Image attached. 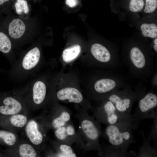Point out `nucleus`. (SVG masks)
<instances>
[{
  "mask_svg": "<svg viewBox=\"0 0 157 157\" xmlns=\"http://www.w3.org/2000/svg\"><path fill=\"white\" fill-rule=\"evenodd\" d=\"M134 89L137 94V104L131 124L132 129H135L143 120L156 116L157 94L152 90H147L140 82L134 85Z\"/></svg>",
  "mask_w": 157,
  "mask_h": 157,
  "instance_id": "1",
  "label": "nucleus"
},
{
  "mask_svg": "<svg viewBox=\"0 0 157 157\" xmlns=\"http://www.w3.org/2000/svg\"><path fill=\"white\" fill-rule=\"evenodd\" d=\"M132 127L120 124L108 125L105 132L110 144L111 156H124L132 144L135 142Z\"/></svg>",
  "mask_w": 157,
  "mask_h": 157,
  "instance_id": "2",
  "label": "nucleus"
},
{
  "mask_svg": "<svg viewBox=\"0 0 157 157\" xmlns=\"http://www.w3.org/2000/svg\"><path fill=\"white\" fill-rule=\"evenodd\" d=\"M40 60L39 49L37 47L33 48L13 63L10 71V76L16 80H24L37 71Z\"/></svg>",
  "mask_w": 157,
  "mask_h": 157,
  "instance_id": "3",
  "label": "nucleus"
},
{
  "mask_svg": "<svg viewBox=\"0 0 157 157\" xmlns=\"http://www.w3.org/2000/svg\"><path fill=\"white\" fill-rule=\"evenodd\" d=\"M137 96L136 92L129 84L124 88L112 91L104 98L111 101L119 112L130 114Z\"/></svg>",
  "mask_w": 157,
  "mask_h": 157,
  "instance_id": "4",
  "label": "nucleus"
},
{
  "mask_svg": "<svg viewBox=\"0 0 157 157\" xmlns=\"http://www.w3.org/2000/svg\"><path fill=\"white\" fill-rule=\"evenodd\" d=\"M20 92H0V117L17 114L22 110L24 100Z\"/></svg>",
  "mask_w": 157,
  "mask_h": 157,
  "instance_id": "5",
  "label": "nucleus"
},
{
  "mask_svg": "<svg viewBox=\"0 0 157 157\" xmlns=\"http://www.w3.org/2000/svg\"><path fill=\"white\" fill-rule=\"evenodd\" d=\"M102 99L103 103L99 110L103 122L108 125L120 124L131 126L132 116L130 114L119 112L111 101L106 98Z\"/></svg>",
  "mask_w": 157,
  "mask_h": 157,
  "instance_id": "6",
  "label": "nucleus"
},
{
  "mask_svg": "<svg viewBox=\"0 0 157 157\" xmlns=\"http://www.w3.org/2000/svg\"><path fill=\"white\" fill-rule=\"evenodd\" d=\"M20 92L25 94L26 98L31 103L36 106L40 105L46 97V85L41 79L36 78L26 84Z\"/></svg>",
  "mask_w": 157,
  "mask_h": 157,
  "instance_id": "7",
  "label": "nucleus"
},
{
  "mask_svg": "<svg viewBox=\"0 0 157 157\" xmlns=\"http://www.w3.org/2000/svg\"><path fill=\"white\" fill-rule=\"evenodd\" d=\"M58 98L61 101L68 100L69 102L78 103L83 100V96L77 89L67 87L59 90L56 94Z\"/></svg>",
  "mask_w": 157,
  "mask_h": 157,
  "instance_id": "8",
  "label": "nucleus"
},
{
  "mask_svg": "<svg viewBox=\"0 0 157 157\" xmlns=\"http://www.w3.org/2000/svg\"><path fill=\"white\" fill-rule=\"evenodd\" d=\"M25 132L31 142L35 145L40 144L43 140V137L39 131L37 123L34 120L29 121L25 127Z\"/></svg>",
  "mask_w": 157,
  "mask_h": 157,
  "instance_id": "9",
  "label": "nucleus"
},
{
  "mask_svg": "<svg viewBox=\"0 0 157 157\" xmlns=\"http://www.w3.org/2000/svg\"><path fill=\"white\" fill-rule=\"evenodd\" d=\"M81 127L83 133L89 139L93 141L98 140L100 131L92 121L87 119L83 120L81 123Z\"/></svg>",
  "mask_w": 157,
  "mask_h": 157,
  "instance_id": "10",
  "label": "nucleus"
},
{
  "mask_svg": "<svg viewBox=\"0 0 157 157\" xmlns=\"http://www.w3.org/2000/svg\"><path fill=\"white\" fill-rule=\"evenodd\" d=\"M25 29V26L24 22L18 18L12 20L8 26L9 34L14 39L21 38L24 34Z\"/></svg>",
  "mask_w": 157,
  "mask_h": 157,
  "instance_id": "11",
  "label": "nucleus"
},
{
  "mask_svg": "<svg viewBox=\"0 0 157 157\" xmlns=\"http://www.w3.org/2000/svg\"><path fill=\"white\" fill-rule=\"evenodd\" d=\"M81 50V47L78 45H74L65 49L62 54L63 60L65 62L72 60L78 56Z\"/></svg>",
  "mask_w": 157,
  "mask_h": 157,
  "instance_id": "12",
  "label": "nucleus"
},
{
  "mask_svg": "<svg viewBox=\"0 0 157 157\" xmlns=\"http://www.w3.org/2000/svg\"><path fill=\"white\" fill-rule=\"evenodd\" d=\"M12 45L11 42L6 34L0 31V51L8 55L11 51Z\"/></svg>",
  "mask_w": 157,
  "mask_h": 157,
  "instance_id": "13",
  "label": "nucleus"
},
{
  "mask_svg": "<svg viewBox=\"0 0 157 157\" xmlns=\"http://www.w3.org/2000/svg\"><path fill=\"white\" fill-rule=\"evenodd\" d=\"M140 29L145 37L155 38L157 36V26L155 24L143 23L140 26Z\"/></svg>",
  "mask_w": 157,
  "mask_h": 157,
  "instance_id": "14",
  "label": "nucleus"
},
{
  "mask_svg": "<svg viewBox=\"0 0 157 157\" xmlns=\"http://www.w3.org/2000/svg\"><path fill=\"white\" fill-rule=\"evenodd\" d=\"M16 137L13 133L4 130H0V140L9 146L13 145L16 141Z\"/></svg>",
  "mask_w": 157,
  "mask_h": 157,
  "instance_id": "15",
  "label": "nucleus"
},
{
  "mask_svg": "<svg viewBox=\"0 0 157 157\" xmlns=\"http://www.w3.org/2000/svg\"><path fill=\"white\" fill-rule=\"evenodd\" d=\"M19 152L21 157H35L36 152L33 147L28 144H22L19 147Z\"/></svg>",
  "mask_w": 157,
  "mask_h": 157,
  "instance_id": "16",
  "label": "nucleus"
},
{
  "mask_svg": "<svg viewBox=\"0 0 157 157\" xmlns=\"http://www.w3.org/2000/svg\"><path fill=\"white\" fill-rule=\"evenodd\" d=\"M27 121L26 117L22 114L14 115L9 118L10 123L13 126L18 128L23 127L26 124Z\"/></svg>",
  "mask_w": 157,
  "mask_h": 157,
  "instance_id": "17",
  "label": "nucleus"
},
{
  "mask_svg": "<svg viewBox=\"0 0 157 157\" xmlns=\"http://www.w3.org/2000/svg\"><path fill=\"white\" fill-rule=\"evenodd\" d=\"M144 5L143 0H131L129 8L132 12H138L142 9Z\"/></svg>",
  "mask_w": 157,
  "mask_h": 157,
  "instance_id": "18",
  "label": "nucleus"
},
{
  "mask_svg": "<svg viewBox=\"0 0 157 157\" xmlns=\"http://www.w3.org/2000/svg\"><path fill=\"white\" fill-rule=\"evenodd\" d=\"M60 149L63 153L59 155V157H76V154L73 152L71 147L65 144H62L60 146Z\"/></svg>",
  "mask_w": 157,
  "mask_h": 157,
  "instance_id": "19",
  "label": "nucleus"
},
{
  "mask_svg": "<svg viewBox=\"0 0 157 157\" xmlns=\"http://www.w3.org/2000/svg\"><path fill=\"white\" fill-rule=\"evenodd\" d=\"M144 12L146 13L153 12L157 7V0H145Z\"/></svg>",
  "mask_w": 157,
  "mask_h": 157,
  "instance_id": "20",
  "label": "nucleus"
},
{
  "mask_svg": "<svg viewBox=\"0 0 157 157\" xmlns=\"http://www.w3.org/2000/svg\"><path fill=\"white\" fill-rule=\"evenodd\" d=\"M55 134L56 137L58 139L60 140H64L67 136L66 129L64 126L58 128L56 129L55 131Z\"/></svg>",
  "mask_w": 157,
  "mask_h": 157,
  "instance_id": "21",
  "label": "nucleus"
},
{
  "mask_svg": "<svg viewBox=\"0 0 157 157\" xmlns=\"http://www.w3.org/2000/svg\"><path fill=\"white\" fill-rule=\"evenodd\" d=\"M154 119V121L152 125L151 131L149 134V138H148V140H151V139L154 140L155 139V140L156 139V137L157 129V116L155 117Z\"/></svg>",
  "mask_w": 157,
  "mask_h": 157,
  "instance_id": "22",
  "label": "nucleus"
},
{
  "mask_svg": "<svg viewBox=\"0 0 157 157\" xmlns=\"http://www.w3.org/2000/svg\"><path fill=\"white\" fill-rule=\"evenodd\" d=\"M65 123L66 122L59 116L53 120L52 124L53 127L56 129L60 127L64 126Z\"/></svg>",
  "mask_w": 157,
  "mask_h": 157,
  "instance_id": "23",
  "label": "nucleus"
},
{
  "mask_svg": "<svg viewBox=\"0 0 157 157\" xmlns=\"http://www.w3.org/2000/svg\"><path fill=\"white\" fill-rule=\"evenodd\" d=\"M59 116L65 122L69 121L70 118L69 114L65 111L62 112Z\"/></svg>",
  "mask_w": 157,
  "mask_h": 157,
  "instance_id": "24",
  "label": "nucleus"
},
{
  "mask_svg": "<svg viewBox=\"0 0 157 157\" xmlns=\"http://www.w3.org/2000/svg\"><path fill=\"white\" fill-rule=\"evenodd\" d=\"M78 0H66V3L71 8L76 6L78 4Z\"/></svg>",
  "mask_w": 157,
  "mask_h": 157,
  "instance_id": "25",
  "label": "nucleus"
},
{
  "mask_svg": "<svg viewBox=\"0 0 157 157\" xmlns=\"http://www.w3.org/2000/svg\"><path fill=\"white\" fill-rule=\"evenodd\" d=\"M66 129L67 133V135H72L75 134V130L72 126L69 125L67 126Z\"/></svg>",
  "mask_w": 157,
  "mask_h": 157,
  "instance_id": "26",
  "label": "nucleus"
},
{
  "mask_svg": "<svg viewBox=\"0 0 157 157\" xmlns=\"http://www.w3.org/2000/svg\"><path fill=\"white\" fill-rule=\"evenodd\" d=\"M16 11L18 14H20L22 13L23 10L22 6L17 2L15 4Z\"/></svg>",
  "mask_w": 157,
  "mask_h": 157,
  "instance_id": "27",
  "label": "nucleus"
},
{
  "mask_svg": "<svg viewBox=\"0 0 157 157\" xmlns=\"http://www.w3.org/2000/svg\"><path fill=\"white\" fill-rule=\"evenodd\" d=\"M157 72L153 75L151 81L152 86L154 87H156L157 86Z\"/></svg>",
  "mask_w": 157,
  "mask_h": 157,
  "instance_id": "28",
  "label": "nucleus"
},
{
  "mask_svg": "<svg viewBox=\"0 0 157 157\" xmlns=\"http://www.w3.org/2000/svg\"><path fill=\"white\" fill-rule=\"evenodd\" d=\"M23 12L25 13H27L29 11V8L26 1L24 0L23 3Z\"/></svg>",
  "mask_w": 157,
  "mask_h": 157,
  "instance_id": "29",
  "label": "nucleus"
},
{
  "mask_svg": "<svg viewBox=\"0 0 157 157\" xmlns=\"http://www.w3.org/2000/svg\"><path fill=\"white\" fill-rule=\"evenodd\" d=\"M153 48L156 52H157V38H156L154 41Z\"/></svg>",
  "mask_w": 157,
  "mask_h": 157,
  "instance_id": "30",
  "label": "nucleus"
},
{
  "mask_svg": "<svg viewBox=\"0 0 157 157\" xmlns=\"http://www.w3.org/2000/svg\"><path fill=\"white\" fill-rule=\"evenodd\" d=\"M10 0H0V6L3 4L5 2H6Z\"/></svg>",
  "mask_w": 157,
  "mask_h": 157,
  "instance_id": "31",
  "label": "nucleus"
}]
</instances>
